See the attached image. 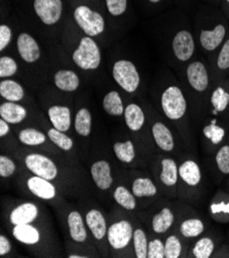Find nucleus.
<instances>
[{
  "instance_id": "obj_1",
  "label": "nucleus",
  "mask_w": 229,
  "mask_h": 258,
  "mask_svg": "<svg viewBox=\"0 0 229 258\" xmlns=\"http://www.w3.org/2000/svg\"><path fill=\"white\" fill-rule=\"evenodd\" d=\"M16 157L22 167L53 182L66 198H84L90 185L82 166L64 157L54 156L29 148H18Z\"/></svg>"
},
{
  "instance_id": "obj_2",
  "label": "nucleus",
  "mask_w": 229,
  "mask_h": 258,
  "mask_svg": "<svg viewBox=\"0 0 229 258\" xmlns=\"http://www.w3.org/2000/svg\"><path fill=\"white\" fill-rule=\"evenodd\" d=\"M55 210L66 237L67 257H98L100 255L99 251L92 239L80 207H75L73 204H70L66 200L55 208Z\"/></svg>"
},
{
  "instance_id": "obj_3",
  "label": "nucleus",
  "mask_w": 229,
  "mask_h": 258,
  "mask_svg": "<svg viewBox=\"0 0 229 258\" xmlns=\"http://www.w3.org/2000/svg\"><path fill=\"white\" fill-rule=\"evenodd\" d=\"M18 187L26 196L44 202L57 208L66 201V197L53 182L21 167L18 175Z\"/></svg>"
},
{
  "instance_id": "obj_4",
  "label": "nucleus",
  "mask_w": 229,
  "mask_h": 258,
  "mask_svg": "<svg viewBox=\"0 0 229 258\" xmlns=\"http://www.w3.org/2000/svg\"><path fill=\"white\" fill-rule=\"evenodd\" d=\"M79 207L84 214L87 226L100 256H108L109 248L107 243V231L109 222L104 210L88 196L80 199Z\"/></svg>"
},
{
  "instance_id": "obj_5",
  "label": "nucleus",
  "mask_w": 229,
  "mask_h": 258,
  "mask_svg": "<svg viewBox=\"0 0 229 258\" xmlns=\"http://www.w3.org/2000/svg\"><path fill=\"white\" fill-rule=\"evenodd\" d=\"M176 157L171 154H152L149 164L151 174L155 178L162 196L167 198L178 197V183H179V163Z\"/></svg>"
},
{
  "instance_id": "obj_6",
  "label": "nucleus",
  "mask_w": 229,
  "mask_h": 258,
  "mask_svg": "<svg viewBox=\"0 0 229 258\" xmlns=\"http://www.w3.org/2000/svg\"><path fill=\"white\" fill-rule=\"evenodd\" d=\"M136 218L130 216H118L108 223L107 243L109 255L114 257H126L134 255L133 236Z\"/></svg>"
},
{
  "instance_id": "obj_7",
  "label": "nucleus",
  "mask_w": 229,
  "mask_h": 258,
  "mask_svg": "<svg viewBox=\"0 0 229 258\" xmlns=\"http://www.w3.org/2000/svg\"><path fill=\"white\" fill-rule=\"evenodd\" d=\"M47 217L32 223L18 224L8 227L13 238L21 245L32 249V252L39 256L50 255L46 250L47 243L49 242Z\"/></svg>"
},
{
  "instance_id": "obj_8",
  "label": "nucleus",
  "mask_w": 229,
  "mask_h": 258,
  "mask_svg": "<svg viewBox=\"0 0 229 258\" xmlns=\"http://www.w3.org/2000/svg\"><path fill=\"white\" fill-rule=\"evenodd\" d=\"M179 163V183H178V197L193 202L202 195L203 171L198 161L185 153Z\"/></svg>"
},
{
  "instance_id": "obj_9",
  "label": "nucleus",
  "mask_w": 229,
  "mask_h": 258,
  "mask_svg": "<svg viewBox=\"0 0 229 258\" xmlns=\"http://www.w3.org/2000/svg\"><path fill=\"white\" fill-rule=\"evenodd\" d=\"M3 210L7 227L36 222L48 215L43 206L35 201H11L4 206Z\"/></svg>"
},
{
  "instance_id": "obj_10",
  "label": "nucleus",
  "mask_w": 229,
  "mask_h": 258,
  "mask_svg": "<svg viewBox=\"0 0 229 258\" xmlns=\"http://www.w3.org/2000/svg\"><path fill=\"white\" fill-rule=\"evenodd\" d=\"M150 137L155 146L163 153L173 157H182L187 149L180 135L164 120H155L150 124Z\"/></svg>"
},
{
  "instance_id": "obj_11",
  "label": "nucleus",
  "mask_w": 229,
  "mask_h": 258,
  "mask_svg": "<svg viewBox=\"0 0 229 258\" xmlns=\"http://www.w3.org/2000/svg\"><path fill=\"white\" fill-rule=\"evenodd\" d=\"M148 211L142 216L147 219V226L152 235L165 236L176 224V212L168 200H157L149 206Z\"/></svg>"
},
{
  "instance_id": "obj_12",
  "label": "nucleus",
  "mask_w": 229,
  "mask_h": 258,
  "mask_svg": "<svg viewBox=\"0 0 229 258\" xmlns=\"http://www.w3.org/2000/svg\"><path fill=\"white\" fill-rule=\"evenodd\" d=\"M112 152L115 159L120 165L126 168L144 167L149 163L147 160V149L143 144H138V141L133 140L131 137L117 138L112 142Z\"/></svg>"
},
{
  "instance_id": "obj_13",
  "label": "nucleus",
  "mask_w": 229,
  "mask_h": 258,
  "mask_svg": "<svg viewBox=\"0 0 229 258\" xmlns=\"http://www.w3.org/2000/svg\"><path fill=\"white\" fill-rule=\"evenodd\" d=\"M128 173V178L124 180L134 194V196L141 202L143 208L149 207L150 205L154 204L157 200L160 199L162 195L155 178L150 173H145L141 171L134 170Z\"/></svg>"
},
{
  "instance_id": "obj_14",
  "label": "nucleus",
  "mask_w": 229,
  "mask_h": 258,
  "mask_svg": "<svg viewBox=\"0 0 229 258\" xmlns=\"http://www.w3.org/2000/svg\"><path fill=\"white\" fill-rule=\"evenodd\" d=\"M114 166L106 157L95 159L90 165V178L101 197L109 195L115 183Z\"/></svg>"
},
{
  "instance_id": "obj_15",
  "label": "nucleus",
  "mask_w": 229,
  "mask_h": 258,
  "mask_svg": "<svg viewBox=\"0 0 229 258\" xmlns=\"http://www.w3.org/2000/svg\"><path fill=\"white\" fill-rule=\"evenodd\" d=\"M17 139L23 147L66 158L63 152L59 150L54 145V143L50 141L46 132L39 130L37 127L26 126L21 128L17 133Z\"/></svg>"
},
{
  "instance_id": "obj_16",
  "label": "nucleus",
  "mask_w": 229,
  "mask_h": 258,
  "mask_svg": "<svg viewBox=\"0 0 229 258\" xmlns=\"http://www.w3.org/2000/svg\"><path fill=\"white\" fill-rule=\"evenodd\" d=\"M73 62L83 70H96L101 64V50L97 42L91 36L81 39L79 46L72 54Z\"/></svg>"
},
{
  "instance_id": "obj_17",
  "label": "nucleus",
  "mask_w": 229,
  "mask_h": 258,
  "mask_svg": "<svg viewBox=\"0 0 229 258\" xmlns=\"http://www.w3.org/2000/svg\"><path fill=\"white\" fill-rule=\"evenodd\" d=\"M112 75L116 84L128 93L136 92L140 86V74L132 61H116L112 68Z\"/></svg>"
},
{
  "instance_id": "obj_18",
  "label": "nucleus",
  "mask_w": 229,
  "mask_h": 258,
  "mask_svg": "<svg viewBox=\"0 0 229 258\" xmlns=\"http://www.w3.org/2000/svg\"><path fill=\"white\" fill-rule=\"evenodd\" d=\"M74 19L87 36L96 37L105 30L103 17L86 6H81L75 10Z\"/></svg>"
},
{
  "instance_id": "obj_19",
  "label": "nucleus",
  "mask_w": 229,
  "mask_h": 258,
  "mask_svg": "<svg viewBox=\"0 0 229 258\" xmlns=\"http://www.w3.org/2000/svg\"><path fill=\"white\" fill-rule=\"evenodd\" d=\"M201 141L207 154H212L229 136L228 130L218 123V118H212L201 128Z\"/></svg>"
},
{
  "instance_id": "obj_20",
  "label": "nucleus",
  "mask_w": 229,
  "mask_h": 258,
  "mask_svg": "<svg viewBox=\"0 0 229 258\" xmlns=\"http://www.w3.org/2000/svg\"><path fill=\"white\" fill-rule=\"evenodd\" d=\"M46 134L49 137L50 141L54 143V145L63 152L64 156L71 161L73 164L82 166L81 165V159L80 153L78 148H76V144L74 139L69 136L65 132H61L55 126H46Z\"/></svg>"
},
{
  "instance_id": "obj_21",
  "label": "nucleus",
  "mask_w": 229,
  "mask_h": 258,
  "mask_svg": "<svg viewBox=\"0 0 229 258\" xmlns=\"http://www.w3.org/2000/svg\"><path fill=\"white\" fill-rule=\"evenodd\" d=\"M207 222L203 220L198 214L191 213L181 216L180 221L178 220V227L176 233L179 235L185 242L187 240H193L199 238L206 233Z\"/></svg>"
},
{
  "instance_id": "obj_22",
  "label": "nucleus",
  "mask_w": 229,
  "mask_h": 258,
  "mask_svg": "<svg viewBox=\"0 0 229 258\" xmlns=\"http://www.w3.org/2000/svg\"><path fill=\"white\" fill-rule=\"evenodd\" d=\"M213 158L208 166L216 183H221L229 175V136L212 153Z\"/></svg>"
},
{
  "instance_id": "obj_23",
  "label": "nucleus",
  "mask_w": 229,
  "mask_h": 258,
  "mask_svg": "<svg viewBox=\"0 0 229 258\" xmlns=\"http://www.w3.org/2000/svg\"><path fill=\"white\" fill-rule=\"evenodd\" d=\"M111 198L118 207L125 212H139L144 209L141 202L134 196L123 179L115 183L111 191Z\"/></svg>"
},
{
  "instance_id": "obj_24",
  "label": "nucleus",
  "mask_w": 229,
  "mask_h": 258,
  "mask_svg": "<svg viewBox=\"0 0 229 258\" xmlns=\"http://www.w3.org/2000/svg\"><path fill=\"white\" fill-rule=\"evenodd\" d=\"M62 0H34V11L45 25L58 23L62 16Z\"/></svg>"
},
{
  "instance_id": "obj_25",
  "label": "nucleus",
  "mask_w": 229,
  "mask_h": 258,
  "mask_svg": "<svg viewBox=\"0 0 229 258\" xmlns=\"http://www.w3.org/2000/svg\"><path fill=\"white\" fill-rule=\"evenodd\" d=\"M172 47L173 53L178 60L181 62L190 60L195 50V43L192 34L187 30L179 31L173 38Z\"/></svg>"
},
{
  "instance_id": "obj_26",
  "label": "nucleus",
  "mask_w": 229,
  "mask_h": 258,
  "mask_svg": "<svg viewBox=\"0 0 229 258\" xmlns=\"http://www.w3.org/2000/svg\"><path fill=\"white\" fill-rule=\"evenodd\" d=\"M186 75L189 86L196 92H206L209 87V73L202 62L194 61L187 66Z\"/></svg>"
},
{
  "instance_id": "obj_27",
  "label": "nucleus",
  "mask_w": 229,
  "mask_h": 258,
  "mask_svg": "<svg viewBox=\"0 0 229 258\" xmlns=\"http://www.w3.org/2000/svg\"><path fill=\"white\" fill-rule=\"evenodd\" d=\"M17 48L22 60L29 64L35 63L41 56L38 42L28 33H21L18 36Z\"/></svg>"
},
{
  "instance_id": "obj_28",
  "label": "nucleus",
  "mask_w": 229,
  "mask_h": 258,
  "mask_svg": "<svg viewBox=\"0 0 229 258\" xmlns=\"http://www.w3.org/2000/svg\"><path fill=\"white\" fill-rule=\"evenodd\" d=\"M211 217L218 222H229V192L225 189H219L213 196L209 204Z\"/></svg>"
},
{
  "instance_id": "obj_29",
  "label": "nucleus",
  "mask_w": 229,
  "mask_h": 258,
  "mask_svg": "<svg viewBox=\"0 0 229 258\" xmlns=\"http://www.w3.org/2000/svg\"><path fill=\"white\" fill-rule=\"evenodd\" d=\"M124 122L126 127L129 128L134 135H142L143 128L146 124V116L143 109L136 104V103H130L124 108Z\"/></svg>"
},
{
  "instance_id": "obj_30",
  "label": "nucleus",
  "mask_w": 229,
  "mask_h": 258,
  "mask_svg": "<svg viewBox=\"0 0 229 258\" xmlns=\"http://www.w3.org/2000/svg\"><path fill=\"white\" fill-rule=\"evenodd\" d=\"M47 117L53 126L61 132L68 133L72 124L71 109L64 105H52L47 109Z\"/></svg>"
},
{
  "instance_id": "obj_31",
  "label": "nucleus",
  "mask_w": 229,
  "mask_h": 258,
  "mask_svg": "<svg viewBox=\"0 0 229 258\" xmlns=\"http://www.w3.org/2000/svg\"><path fill=\"white\" fill-rule=\"evenodd\" d=\"M73 127L75 135L80 140L84 142H90L93 127V118L92 113L89 108L82 107L76 112L73 121Z\"/></svg>"
},
{
  "instance_id": "obj_32",
  "label": "nucleus",
  "mask_w": 229,
  "mask_h": 258,
  "mask_svg": "<svg viewBox=\"0 0 229 258\" xmlns=\"http://www.w3.org/2000/svg\"><path fill=\"white\" fill-rule=\"evenodd\" d=\"M28 116V111L18 102L7 101L0 105V117L7 120L10 124L22 123Z\"/></svg>"
},
{
  "instance_id": "obj_33",
  "label": "nucleus",
  "mask_w": 229,
  "mask_h": 258,
  "mask_svg": "<svg viewBox=\"0 0 229 258\" xmlns=\"http://www.w3.org/2000/svg\"><path fill=\"white\" fill-rule=\"evenodd\" d=\"M226 35V29L223 25H217L213 30H202L199 34V42L203 49L215 50L223 42Z\"/></svg>"
},
{
  "instance_id": "obj_34",
  "label": "nucleus",
  "mask_w": 229,
  "mask_h": 258,
  "mask_svg": "<svg viewBox=\"0 0 229 258\" xmlns=\"http://www.w3.org/2000/svg\"><path fill=\"white\" fill-rule=\"evenodd\" d=\"M216 241L212 236L201 235L192 244L189 255L194 258H210L216 250Z\"/></svg>"
},
{
  "instance_id": "obj_35",
  "label": "nucleus",
  "mask_w": 229,
  "mask_h": 258,
  "mask_svg": "<svg viewBox=\"0 0 229 258\" xmlns=\"http://www.w3.org/2000/svg\"><path fill=\"white\" fill-rule=\"evenodd\" d=\"M54 83L59 90L64 92H74L81 85L79 75L74 71L67 69H62L55 73Z\"/></svg>"
},
{
  "instance_id": "obj_36",
  "label": "nucleus",
  "mask_w": 229,
  "mask_h": 258,
  "mask_svg": "<svg viewBox=\"0 0 229 258\" xmlns=\"http://www.w3.org/2000/svg\"><path fill=\"white\" fill-rule=\"evenodd\" d=\"M148 234L141 223L136 219L134 227L133 236V249L134 256L136 258H147V249H148Z\"/></svg>"
},
{
  "instance_id": "obj_37",
  "label": "nucleus",
  "mask_w": 229,
  "mask_h": 258,
  "mask_svg": "<svg viewBox=\"0 0 229 258\" xmlns=\"http://www.w3.org/2000/svg\"><path fill=\"white\" fill-rule=\"evenodd\" d=\"M165 241V258H180L185 253L184 240L177 233H172L167 236Z\"/></svg>"
},
{
  "instance_id": "obj_38",
  "label": "nucleus",
  "mask_w": 229,
  "mask_h": 258,
  "mask_svg": "<svg viewBox=\"0 0 229 258\" xmlns=\"http://www.w3.org/2000/svg\"><path fill=\"white\" fill-rule=\"evenodd\" d=\"M0 96L7 101L20 102L25 96V91L19 83L13 80H4L0 83Z\"/></svg>"
},
{
  "instance_id": "obj_39",
  "label": "nucleus",
  "mask_w": 229,
  "mask_h": 258,
  "mask_svg": "<svg viewBox=\"0 0 229 258\" xmlns=\"http://www.w3.org/2000/svg\"><path fill=\"white\" fill-rule=\"evenodd\" d=\"M123 102L116 91H111L103 98V109L110 116H122L124 113Z\"/></svg>"
},
{
  "instance_id": "obj_40",
  "label": "nucleus",
  "mask_w": 229,
  "mask_h": 258,
  "mask_svg": "<svg viewBox=\"0 0 229 258\" xmlns=\"http://www.w3.org/2000/svg\"><path fill=\"white\" fill-rule=\"evenodd\" d=\"M211 105H212V114L217 116L219 113L224 112L229 106V92L224 88H216L211 95Z\"/></svg>"
},
{
  "instance_id": "obj_41",
  "label": "nucleus",
  "mask_w": 229,
  "mask_h": 258,
  "mask_svg": "<svg viewBox=\"0 0 229 258\" xmlns=\"http://www.w3.org/2000/svg\"><path fill=\"white\" fill-rule=\"evenodd\" d=\"M19 161L13 159L9 154L0 156V177L2 179H10L17 176L20 172Z\"/></svg>"
},
{
  "instance_id": "obj_42",
  "label": "nucleus",
  "mask_w": 229,
  "mask_h": 258,
  "mask_svg": "<svg viewBox=\"0 0 229 258\" xmlns=\"http://www.w3.org/2000/svg\"><path fill=\"white\" fill-rule=\"evenodd\" d=\"M147 258H165V241L161 236L151 234L148 242Z\"/></svg>"
},
{
  "instance_id": "obj_43",
  "label": "nucleus",
  "mask_w": 229,
  "mask_h": 258,
  "mask_svg": "<svg viewBox=\"0 0 229 258\" xmlns=\"http://www.w3.org/2000/svg\"><path fill=\"white\" fill-rule=\"evenodd\" d=\"M18 71V64L15 59L4 56L0 58V77L2 79H8V77L14 76Z\"/></svg>"
},
{
  "instance_id": "obj_44",
  "label": "nucleus",
  "mask_w": 229,
  "mask_h": 258,
  "mask_svg": "<svg viewBox=\"0 0 229 258\" xmlns=\"http://www.w3.org/2000/svg\"><path fill=\"white\" fill-rule=\"evenodd\" d=\"M217 67L220 70L229 69V38L223 43L217 58Z\"/></svg>"
},
{
  "instance_id": "obj_45",
  "label": "nucleus",
  "mask_w": 229,
  "mask_h": 258,
  "mask_svg": "<svg viewBox=\"0 0 229 258\" xmlns=\"http://www.w3.org/2000/svg\"><path fill=\"white\" fill-rule=\"evenodd\" d=\"M109 13L112 16H121L126 11V0H106Z\"/></svg>"
},
{
  "instance_id": "obj_46",
  "label": "nucleus",
  "mask_w": 229,
  "mask_h": 258,
  "mask_svg": "<svg viewBox=\"0 0 229 258\" xmlns=\"http://www.w3.org/2000/svg\"><path fill=\"white\" fill-rule=\"evenodd\" d=\"M13 37L11 28L7 25L0 26V50H5Z\"/></svg>"
},
{
  "instance_id": "obj_47",
  "label": "nucleus",
  "mask_w": 229,
  "mask_h": 258,
  "mask_svg": "<svg viewBox=\"0 0 229 258\" xmlns=\"http://www.w3.org/2000/svg\"><path fill=\"white\" fill-rule=\"evenodd\" d=\"M13 251V244L8 236L4 233L0 235V256L6 257L10 255Z\"/></svg>"
},
{
  "instance_id": "obj_48",
  "label": "nucleus",
  "mask_w": 229,
  "mask_h": 258,
  "mask_svg": "<svg viewBox=\"0 0 229 258\" xmlns=\"http://www.w3.org/2000/svg\"><path fill=\"white\" fill-rule=\"evenodd\" d=\"M11 125L10 123L5 120L4 118L0 117V138L2 140H5L11 135Z\"/></svg>"
},
{
  "instance_id": "obj_49",
  "label": "nucleus",
  "mask_w": 229,
  "mask_h": 258,
  "mask_svg": "<svg viewBox=\"0 0 229 258\" xmlns=\"http://www.w3.org/2000/svg\"><path fill=\"white\" fill-rule=\"evenodd\" d=\"M223 189L227 190L229 192V175L224 179V182H223Z\"/></svg>"
},
{
  "instance_id": "obj_50",
  "label": "nucleus",
  "mask_w": 229,
  "mask_h": 258,
  "mask_svg": "<svg viewBox=\"0 0 229 258\" xmlns=\"http://www.w3.org/2000/svg\"><path fill=\"white\" fill-rule=\"evenodd\" d=\"M150 3H154V4H157V3H159V2H161V0H149Z\"/></svg>"
},
{
  "instance_id": "obj_51",
  "label": "nucleus",
  "mask_w": 229,
  "mask_h": 258,
  "mask_svg": "<svg viewBox=\"0 0 229 258\" xmlns=\"http://www.w3.org/2000/svg\"><path fill=\"white\" fill-rule=\"evenodd\" d=\"M227 2H228V3H229V0H227Z\"/></svg>"
}]
</instances>
